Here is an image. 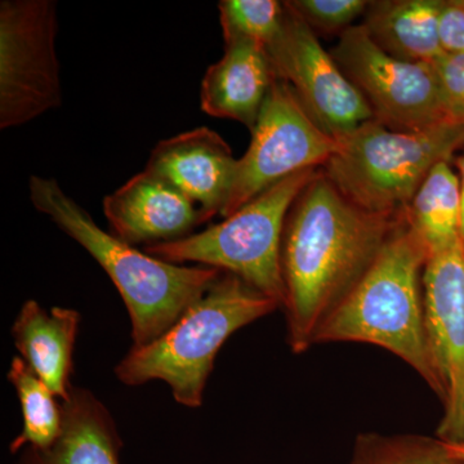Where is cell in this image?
Wrapping results in <instances>:
<instances>
[{
	"instance_id": "16",
	"label": "cell",
	"mask_w": 464,
	"mask_h": 464,
	"mask_svg": "<svg viewBox=\"0 0 464 464\" xmlns=\"http://www.w3.org/2000/svg\"><path fill=\"white\" fill-rule=\"evenodd\" d=\"M61 402V435L50 448H26L18 464H121V436L102 401L90 390L72 386Z\"/></svg>"
},
{
	"instance_id": "2",
	"label": "cell",
	"mask_w": 464,
	"mask_h": 464,
	"mask_svg": "<svg viewBox=\"0 0 464 464\" xmlns=\"http://www.w3.org/2000/svg\"><path fill=\"white\" fill-rule=\"evenodd\" d=\"M29 195L34 208L83 246L114 283L130 315L132 346L164 334L222 275L218 268L161 261L102 230L56 179L30 177Z\"/></svg>"
},
{
	"instance_id": "25",
	"label": "cell",
	"mask_w": 464,
	"mask_h": 464,
	"mask_svg": "<svg viewBox=\"0 0 464 464\" xmlns=\"http://www.w3.org/2000/svg\"><path fill=\"white\" fill-rule=\"evenodd\" d=\"M464 150V149H463ZM459 183H460V199H462V209H460V237L464 246V151L459 160Z\"/></svg>"
},
{
	"instance_id": "20",
	"label": "cell",
	"mask_w": 464,
	"mask_h": 464,
	"mask_svg": "<svg viewBox=\"0 0 464 464\" xmlns=\"http://www.w3.org/2000/svg\"><path fill=\"white\" fill-rule=\"evenodd\" d=\"M447 442L418 433L362 432L353 442L350 464H449Z\"/></svg>"
},
{
	"instance_id": "15",
	"label": "cell",
	"mask_w": 464,
	"mask_h": 464,
	"mask_svg": "<svg viewBox=\"0 0 464 464\" xmlns=\"http://www.w3.org/2000/svg\"><path fill=\"white\" fill-rule=\"evenodd\" d=\"M81 325V314L72 308L45 310L29 299L17 314L12 337L20 357L60 401H66L72 384V355Z\"/></svg>"
},
{
	"instance_id": "4",
	"label": "cell",
	"mask_w": 464,
	"mask_h": 464,
	"mask_svg": "<svg viewBox=\"0 0 464 464\" xmlns=\"http://www.w3.org/2000/svg\"><path fill=\"white\" fill-rule=\"evenodd\" d=\"M279 308L275 299L240 277L222 273L164 334L145 346H132L116 365V378L132 387L164 382L179 405L200 408L217 353L226 341Z\"/></svg>"
},
{
	"instance_id": "21",
	"label": "cell",
	"mask_w": 464,
	"mask_h": 464,
	"mask_svg": "<svg viewBox=\"0 0 464 464\" xmlns=\"http://www.w3.org/2000/svg\"><path fill=\"white\" fill-rule=\"evenodd\" d=\"M218 9L225 43L244 39L267 48L285 18V2L277 0H224Z\"/></svg>"
},
{
	"instance_id": "17",
	"label": "cell",
	"mask_w": 464,
	"mask_h": 464,
	"mask_svg": "<svg viewBox=\"0 0 464 464\" xmlns=\"http://www.w3.org/2000/svg\"><path fill=\"white\" fill-rule=\"evenodd\" d=\"M444 2H371L364 25L371 38L391 56L408 63H433L445 53L440 38Z\"/></svg>"
},
{
	"instance_id": "24",
	"label": "cell",
	"mask_w": 464,
	"mask_h": 464,
	"mask_svg": "<svg viewBox=\"0 0 464 464\" xmlns=\"http://www.w3.org/2000/svg\"><path fill=\"white\" fill-rule=\"evenodd\" d=\"M440 38L445 53L464 54V8L453 2H444Z\"/></svg>"
},
{
	"instance_id": "11",
	"label": "cell",
	"mask_w": 464,
	"mask_h": 464,
	"mask_svg": "<svg viewBox=\"0 0 464 464\" xmlns=\"http://www.w3.org/2000/svg\"><path fill=\"white\" fill-rule=\"evenodd\" d=\"M427 344L444 413L436 438L464 442V246L432 256L423 273Z\"/></svg>"
},
{
	"instance_id": "6",
	"label": "cell",
	"mask_w": 464,
	"mask_h": 464,
	"mask_svg": "<svg viewBox=\"0 0 464 464\" xmlns=\"http://www.w3.org/2000/svg\"><path fill=\"white\" fill-rule=\"evenodd\" d=\"M320 169L293 174L261 192L221 224L143 252L174 265L197 264L235 275L283 307L284 226L293 203Z\"/></svg>"
},
{
	"instance_id": "22",
	"label": "cell",
	"mask_w": 464,
	"mask_h": 464,
	"mask_svg": "<svg viewBox=\"0 0 464 464\" xmlns=\"http://www.w3.org/2000/svg\"><path fill=\"white\" fill-rule=\"evenodd\" d=\"M292 8L314 32L343 34L353 21L365 14L371 2L365 0H290Z\"/></svg>"
},
{
	"instance_id": "12",
	"label": "cell",
	"mask_w": 464,
	"mask_h": 464,
	"mask_svg": "<svg viewBox=\"0 0 464 464\" xmlns=\"http://www.w3.org/2000/svg\"><path fill=\"white\" fill-rule=\"evenodd\" d=\"M111 234L137 246L183 239L208 221L182 191L145 169L103 199Z\"/></svg>"
},
{
	"instance_id": "3",
	"label": "cell",
	"mask_w": 464,
	"mask_h": 464,
	"mask_svg": "<svg viewBox=\"0 0 464 464\" xmlns=\"http://www.w3.org/2000/svg\"><path fill=\"white\" fill-rule=\"evenodd\" d=\"M429 259V250L404 213L368 273L320 326L315 346L353 342L383 348L436 393L423 302Z\"/></svg>"
},
{
	"instance_id": "1",
	"label": "cell",
	"mask_w": 464,
	"mask_h": 464,
	"mask_svg": "<svg viewBox=\"0 0 464 464\" xmlns=\"http://www.w3.org/2000/svg\"><path fill=\"white\" fill-rule=\"evenodd\" d=\"M402 216L366 212L322 169L298 195L282 241V310L293 353L315 346L320 326L368 273Z\"/></svg>"
},
{
	"instance_id": "7",
	"label": "cell",
	"mask_w": 464,
	"mask_h": 464,
	"mask_svg": "<svg viewBox=\"0 0 464 464\" xmlns=\"http://www.w3.org/2000/svg\"><path fill=\"white\" fill-rule=\"evenodd\" d=\"M53 0L0 3V128L20 127L63 103Z\"/></svg>"
},
{
	"instance_id": "13",
	"label": "cell",
	"mask_w": 464,
	"mask_h": 464,
	"mask_svg": "<svg viewBox=\"0 0 464 464\" xmlns=\"http://www.w3.org/2000/svg\"><path fill=\"white\" fill-rule=\"evenodd\" d=\"M237 166L228 143L215 130L199 127L159 142L146 169L176 186L209 221L221 215L230 198Z\"/></svg>"
},
{
	"instance_id": "14",
	"label": "cell",
	"mask_w": 464,
	"mask_h": 464,
	"mask_svg": "<svg viewBox=\"0 0 464 464\" xmlns=\"http://www.w3.org/2000/svg\"><path fill=\"white\" fill-rule=\"evenodd\" d=\"M276 79L265 45L244 39L226 42L224 56L208 67L201 82V110L252 132Z\"/></svg>"
},
{
	"instance_id": "5",
	"label": "cell",
	"mask_w": 464,
	"mask_h": 464,
	"mask_svg": "<svg viewBox=\"0 0 464 464\" xmlns=\"http://www.w3.org/2000/svg\"><path fill=\"white\" fill-rule=\"evenodd\" d=\"M338 142L322 168L329 181L366 212L400 216L432 168L464 146V121L448 119L411 132L373 119Z\"/></svg>"
},
{
	"instance_id": "18",
	"label": "cell",
	"mask_w": 464,
	"mask_h": 464,
	"mask_svg": "<svg viewBox=\"0 0 464 464\" xmlns=\"http://www.w3.org/2000/svg\"><path fill=\"white\" fill-rule=\"evenodd\" d=\"M459 177L449 161H441L415 192L405 210V218L422 239L430 258L462 243L460 237Z\"/></svg>"
},
{
	"instance_id": "27",
	"label": "cell",
	"mask_w": 464,
	"mask_h": 464,
	"mask_svg": "<svg viewBox=\"0 0 464 464\" xmlns=\"http://www.w3.org/2000/svg\"><path fill=\"white\" fill-rule=\"evenodd\" d=\"M449 464H464V460L459 459V458L453 457V459H451Z\"/></svg>"
},
{
	"instance_id": "26",
	"label": "cell",
	"mask_w": 464,
	"mask_h": 464,
	"mask_svg": "<svg viewBox=\"0 0 464 464\" xmlns=\"http://www.w3.org/2000/svg\"><path fill=\"white\" fill-rule=\"evenodd\" d=\"M449 448H450L453 457L459 458V459L464 460V442H460V444L456 445L449 444Z\"/></svg>"
},
{
	"instance_id": "28",
	"label": "cell",
	"mask_w": 464,
	"mask_h": 464,
	"mask_svg": "<svg viewBox=\"0 0 464 464\" xmlns=\"http://www.w3.org/2000/svg\"><path fill=\"white\" fill-rule=\"evenodd\" d=\"M454 5H459V7L464 8V0H454Z\"/></svg>"
},
{
	"instance_id": "10",
	"label": "cell",
	"mask_w": 464,
	"mask_h": 464,
	"mask_svg": "<svg viewBox=\"0 0 464 464\" xmlns=\"http://www.w3.org/2000/svg\"><path fill=\"white\" fill-rule=\"evenodd\" d=\"M267 52L276 78L292 88L302 108L333 139L338 141L373 121L364 96L288 2L282 32Z\"/></svg>"
},
{
	"instance_id": "19",
	"label": "cell",
	"mask_w": 464,
	"mask_h": 464,
	"mask_svg": "<svg viewBox=\"0 0 464 464\" xmlns=\"http://www.w3.org/2000/svg\"><path fill=\"white\" fill-rule=\"evenodd\" d=\"M7 377L16 391L23 413V430L12 441V453L26 448H50L63 432V402L23 357L12 359Z\"/></svg>"
},
{
	"instance_id": "8",
	"label": "cell",
	"mask_w": 464,
	"mask_h": 464,
	"mask_svg": "<svg viewBox=\"0 0 464 464\" xmlns=\"http://www.w3.org/2000/svg\"><path fill=\"white\" fill-rule=\"evenodd\" d=\"M340 149L302 108L295 92L276 79L264 103L252 141L237 173L222 217L231 216L261 192L307 169H322Z\"/></svg>"
},
{
	"instance_id": "23",
	"label": "cell",
	"mask_w": 464,
	"mask_h": 464,
	"mask_svg": "<svg viewBox=\"0 0 464 464\" xmlns=\"http://www.w3.org/2000/svg\"><path fill=\"white\" fill-rule=\"evenodd\" d=\"M445 114L464 121V54L444 53L432 63Z\"/></svg>"
},
{
	"instance_id": "9",
	"label": "cell",
	"mask_w": 464,
	"mask_h": 464,
	"mask_svg": "<svg viewBox=\"0 0 464 464\" xmlns=\"http://www.w3.org/2000/svg\"><path fill=\"white\" fill-rule=\"evenodd\" d=\"M331 53L380 123L413 132L448 121L432 63L391 56L364 25L351 26L341 34Z\"/></svg>"
}]
</instances>
